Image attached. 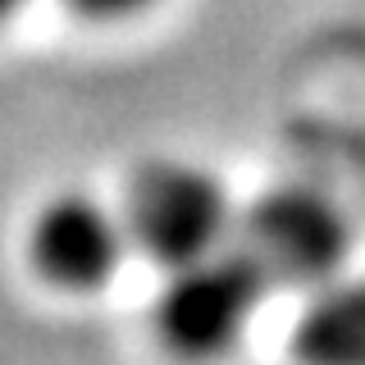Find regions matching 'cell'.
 Returning a JSON list of instances; mask_svg holds the SVG:
<instances>
[{"mask_svg":"<svg viewBox=\"0 0 365 365\" xmlns=\"http://www.w3.org/2000/svg\"><path fill=\"white\" fill-rule=\"evenodd\" d=\"M265 292L269 283L260 279V269L237 247H220L201 260H187V265L174 269L169 288L160 292L155 306L160 338L174 351H187V356L228 351L247 334Z\"/></svg>","mask_w":365,"mask_h":365,"instance_id":"obj_3","label":"cell"},{"mask_svg":"<svg viewBox=\"0 0 365 365\" xmlns=\"http://www.w3.org/2000/svg\"><path fill=\"white\" fill-rule=\"evenodd\" d=\"M133 233L87 192H60L32 215L28 260L46 283L68 292H96L119 274Z\"/></svg>","mask_w":365,"mask_h":365,"instance_id":"obj_4","label":"cell"},{"mask_svg":"<svg viewBox=\"0 0 365 365\" xmlns=\"http://www.w3.org/2000/svg\"><path fill=\"white\" fill-rule=\"evenodd\" d=\"M123 220H128L133 242L146 256L178 269L187 260L220 251L233 237L237 215L215 174L182 165V160H160V165H146L133 178Z\"/></svg>","mask_w":365,"mask_h":365,"instance_id":"obj_1","label":"cell"},{"mask_svg":"<svg viewBox=\"0 0 365 365\" xmlns=\"http://www.w3.org/2000/svg\"><path fill=\"white\" fill-rule=\"evenodd\" d=\"M68 5H73L78 14H87V19H101V23H110V19L142 14V9H146V5H155V0H68Z\"/></svg>","mask_w":365,"mask_h":365,"instance_id":"obj_6","label":"cell"},{"mask_svg":"<svg viewBox=\"0 0 365 365\" xmlns=\"http://www.w3.org/2000/svg\"><path fill=\"white\" fill-rule=\"evenodd\" d=\"M297 356L329 365H365V283L324 288L297 324Z\"/></svg>","mask_w":365,"mask_h":365,"instance_id":"obj_5","label":"cell"},{"mask_svg":"<svg viewBox=\"0 0 365 365\" xmlns=\"http://www.w3.org/2000/svg\"><path fill=\"white\" fill-rule=\"evenodd\" d=\"M233 247L269 288H319L347 256V224L319 192L279 187L237 215Z\"/></svg>","mask_w":365,"mask_h":365,"instance_id":"obj_2","label":"cell"},{"mask_svg":"<svg viewBox=\"0 0 365 365\" xmlns=\"http://www.w3.org/2000/svg\"><path fill=\"white\" fill-rule=\"evenodd\" d=\"M28 5V0H0V19H9V14H19V9Z\"/></svg>","mask_w":365,"mask_h":365,"instance_id":"obj_7","label":"cell"}]
</instances>
